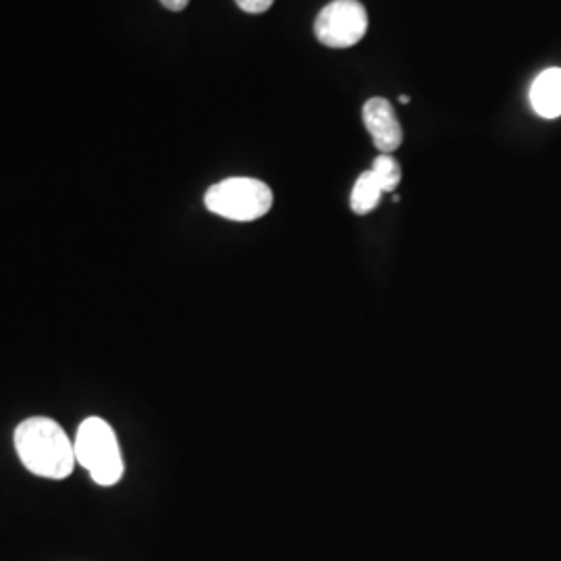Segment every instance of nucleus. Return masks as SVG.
Here are the masks:
<instances>
[{
  "mask_svg": "<svg viewBox=\"0 0 561 561\" xmlns=\"http://www.w3.org/2000/svg\"><path fill=\"white\" fill-rule=\"evenodd\" d=\"M204 204L210 213L229 221L250 222L264 217L273 208V192L264 181L231 178L215 183Z\"/></svg>",
  "mask_w": 561,
  "mask_h": 561,
  "instance_id": "3",
  "label": "nucleus"
},
{
  "mask_svg": "<svg viewBox=\"0 0 561 561\" xmlns=\"http://www.w3.org/2000/svg\"><path fill=\"white\" fill-rule=\"evenodd\" d=\"M400 102L401 104H410V96H405V94H403V96H400Z\"/></svg>",
  "mask_w": 561,
  "mask_h": 561,
  "instance_id": "11",
  "label": "nucleus"
},
{
  "mask_svg": "<svg viewBox=\"0 0 561 561\" xmlns=\"http://www.w3.org/2000/svg\"><path fill=\"white\" fill-rule=\"evenodd\" d=\"M241 11L250 13V15H261L264 11H268L273 7L275 0H236Z\"/></svg>",
  "mask_w": 561,
  "mask_h": 561,
  "instance_id": "9",
  "label": "nucleus"
},
{
  "mask_svg": "<svg viewBox=\"0 0 561 561\" xmlns=\"http://www.w3.org/2000/svg\"><path fill=\"white\" fill-rule=\"evenodd\" d=\"M76 458L90 472L92 481L102 486H113L121 481L125 463L119 442L113 426L102 419H85L76 437Z\"/></svg>",
  "mask_w": 561,
  "mask_h": 561,
  "instance_id": "2",
  "label": "nucleus"
},
{
  "mask_svg": "<svg viewBox=\"0 0 561 561\" xmlns=\"http://www.w3.org/2000/svg\"><path fill=\"white\" fill-rule=\"evenodd\" d=\"M530 104L542 119L561 117V69H545L530 88Z\"/></svg>",
  "mask_w": 561,
  "mask_h": 561,
  "instance_id": "6",
  "label": "nucleus"
},
{
  "mask_svg": "<svg viewBox=\"0 0 561 561\" xmlns=\"http://www.w3.org/2000/svg\"><path fill=\"white\" fill-rule=\"evenodd\" d=\"M373 175L379 181L382 192H396L400 185L401 169L400 162L396 161L391 154H381L373 162Z\"/></svg>",
  "mask_w": 561,
  "mask_h": 561,
  "instance_id": "8",
  "label": "nucleus"
},
{
  "mask_svg": "<svg viewBox=\"0 0 561 561\" xmlns=\"http://www.w3.org/2000/svg\"><path fill=\"white\" fill-rule=\"evenodd\" d=\"M161 2L162 7L169 11H183L190 4V0H161Z\"/></svg>",
  "mask_w": 561,
  "mask_h": 561,
  "instance_id": "10",
  "label": "nucleus"
},
{
  "mask_svg": "<svg viewBox=\"0 0 561 561\" xmlns=\"http://www.w3.org/2000/svg\"><path fill=\"white\" fill-rule=\"evenodd\" d=\"M362 121L382 154H391L400 148L403 129L391 102L385 99H370L362 108Z\"/></svg>",
  "mask_w": 561,
  "mask_h": 561,
  "instance_id": "5",
  "label": "nucleus"
},
{
  "mask_svg": "<svg viewBox=\"0 0 561 561\" xmlns=\"http://www.w3.org/2000/svg\"><path fill=\"white\" fill-rule=\"evenodd\" d=\"M382 194L385 192H382L377 178L373 175V171H366V173H362L358 181H356V185H354V190H352L350 206L356 215H368L379 206Z\"/></svg>",
  "mask_w": 561,
  "mask_h": 561,
  "instance_id": "7",
  "label": "nucleus"
},
{
  "mask_svg": "<svg viewBox=\"0 0 561 561\" xmlns=\"http://www.w3.org/2000/svg\"><path fill=\"white\" fill-rule=\"evenodd\" d=\"M368 32V13L358 0H333L314 21L317 41L329 48H352Z\"/></svg>",
  "mask_w": 561,
  "mask_h": 561,
  "instance_id": "4",
  "label": "nucleus"
},
{
  "mask_svg": "<svg viewBox=\"0 0 561 561\" xmlns=\"http://www.w3.org/2000/svg\"><path fill=\"white\" fill-rule=\"evenodd\" d=\"M15 449L21 463L42 479L62 481L78 463L76 445L69 442L62 426L44 416L21 422L15 428Z\"/></svg>",
  "mask_w": 561,
  "mask_h": 561,
  "instance_id": "1",
  "label": "nucleus"
}]
</instances>
